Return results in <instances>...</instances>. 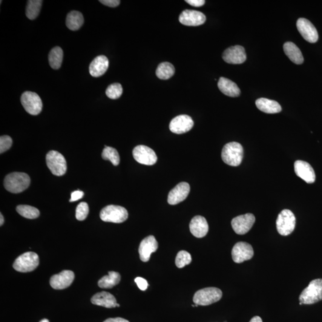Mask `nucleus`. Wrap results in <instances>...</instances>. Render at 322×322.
Wrapping results in <instances>:
<instances>
[{
  "label": "nucleus",
  "mask_w": 322,
  "mask_h": 322,
  "mask_svg": "<svg viewBox=\"0 0 322 322\" xmlns=\"http://www.w3.org/2000/svg\"><path fill=\"white\" fill-rule=\"evenodd\" d=\"M249 322H263V321L259 316H255Z\"/></svg>",
  "instance_id": "obj_43"
},
{
  "label": "nucleus",
  "mask_w": 322,
  "mask_h": 322,
  "mask_svg": "<svg viewBox=\"0 0 322 322\" xmlns=\"http://www.w3.org/2000/svg\"><path fill=\"white\" fill-rule=\"evenodd\" d=\"M128 211L125 208L119 205H110L102 209L100 213L101 220L105 222L121 223L127 220Z\"/></svg>",
  "instance_id": "obj_5"
},
{
  "label": "nucleus",
  "mask_w": 322,
  "mask_h": 322,
  "mask_svg": "<svg viewBox=\"0 0 322 322\" xmlns=\"http://www.w3.org/2000/svg\"><path fill=\"white\" fill-rule=\"evenodd\" d=\"M194 125V121L191 117L181 115L171 120L169 123V130L175 134L186 133L191 130Z\"/></svg>",
  "instance_id": "obj_14"
},
{
  "label": "nucleus",
  "mask_w": 322,
  "mask_h": 322,
  "mask_svg": "<svg viewBox=\"0 0 322 322\" xmlns=\"http://www.w3.org/2000/svg\"><path fill=\"white\" fill-rule=\"evenodd\" d=\"M175 74V68L171 63L163 62L157 68L156 75L158 79L166 80L170 79Z\"/></svg>",
  "instance_id": "obj_29"
},
{
  "label": "nucleus",
  "mask_w": 322,
  "mask_h": 322,
  "mask_svg": "<svg viewBox=\"0 0 322 322\" xmlns=\"http://www.w3.org/2000/svg\"><path fill=\"white\" fill-rule=\"evenodd\" d=\"M296 218L294 214L289 209H283L278 215L277 220V228L279 234L282 236L289 235L294 231Z\"/></svg>",
  "instance_id": "obj_8"
},
{
  "label": "nucleus",
  "mask_w": 322,
  "mask_h": 322,
  "mask_svg": "<svg viewBox=\"0 0 322 322\" xmlns=\"http://www.w3.org/2000/svg\"><path fill=\"white\" fill-rule=\"evenodd\" d=\"M300 304H313L322 300V280H313L303 290L299 297Z\"/></svg>",
  "instance_id": "obj_3"
},
{
  "label": "nucleus",
  "mask_w": 322,
  "mask_h": 322,
  "mask_svg": "<svg viewBox=\"0 0 322 322\" xmlns=\"http://www.w3.org/2000/svg\"><path fill=\"white\" fill-rule=\"evenodd\" d=\"M222 295V291L217 287H206L195 293L193 300L198 306H206L220 301Z\"/></svg>",
  "instance_id": "obj_4"
},
{
  "label": "nucleus",
  "mask_w": 322,
  "mask_h": 322,
  "mask_svg": "<svg viewBox=\"0 0 322 322\" xmlns=\"http://www.w3.org/2000/svg\"><path fill=\"white\" fill-rule=\"evenodd\" d=\"M102 157L103 160L110 161L115 166L119 165L120 158L119 152L116 149L105 146L103 149Z\"/></svg>",
  "instance_id": "obj_33"
},
{
  "label": "nucleus",
  "mask_w": 322,
  "mask_h": 322,
  "mask_svg": "<svg viewBox=\"0 0 322 322\" xmlns=\"http://www.w3.org/2000/svg\"><path fill=\"white\" fill-rule=\"evenodd\" d=\"M39 255L34 252L24 253L16 258L13 263V268L17 272L27 273L34 271L39 266Z\"/></svg>",
  "instance_id": "obj_6"
},
{
  "label": "nucleus",
  "mask_w": 322,
  "mask_h": 322,
  "mask_svg": "<svg viewBox=\"0 0 322 322\" xmlns=\"http://www.w3.org/2000/svg\"><path fill=\"white\" fill-rule=\"evenodd\" d=\"M123 89L120 83H114L106 89V94L109 99H117L122 96Z\"/></svg>",
  "instance_id": "obj_34"
},
{
  "label": "nucleus",
  "mask_w": 322,
  "mask_h": 322,
  "mask_svg": "<svg viewBox=\"0 0 322 322\" xmlns=\"http://www.w3.org/2000/svg\"><path fill=\"white\" fill-rule=\"evenodd\" d=\"M179 21L181 24L189 27H198L205 22L206 17L205 14L201 11L185 10L180 14Z\"/></svg>",
  "instance_id": "obj_16"
},
{
  "label": "nucleus",
  "mask_w": 322,
  "mask_h": 322,
  "mask_svg": "<svg viewBox=\"0 0 322 322\" xmlns=\"http://www.w3.org/2000/svg\"><path fill=\"white\" fill-rule=\"evenodd\" d=\"M255 105L259 110L266 114H277L282 111L280 103L273 100L260 98L256 100Z\"/></svg>",
  "instance_id": "obj_25"
},
{
  "label": "nucleus",
  "mask_w": 322,
  "mask_h": 322,
  "mask_svg": "<svg viewBox=\"0 0 322 322\" xmlns=\"http://www.w3.org/2000/svg\"><path fill=\"white\" fill-rule=\"evenodd\" d=\"M100 2L110 7H116L119 5L121 1L120 0H100Z\"/></svg>",
  "instance_id": "obj_40"
},
{
  "label": "nucleus",
  "mask_w": 322,
  "mask_h": 322,
  "mask_svg": "<svg viewBox=\"0 0 322 322\" xmlns=\"http://www.w3.org/2000/svg\"><path fill=\"white\" fill-rule=\"evenodd\" d=\"M185 1L192 6L196 7H202L205 3L204 0H186Z\"/></svg>",
  "instance_id": "obj_41"
},
{
  "label": "nucleus",
  "mask_w": 322,
  "mask_h": 322,
  "mask_svg": "<svg viewBox=\"0 0 322 322\" xmlns=\"http://www.w3.org/2000/svg\"><path fill=\"white\" fill-rule=\"evenodd\" d=\"M89 212V207L86 202H80L77 206L76 216L78 220L83 221L87 218Z\"/></svg>",
  "instance_id": "obj_36"
},
{
  "label": "nucleus",
  "mask_w": 322,
  "mask_h": 322,
  "mask_svg": "<svg viewBox=\"0 0 322 322\" xmlns=\"http://www.w3.org/2000/svg\"><path fill=\"white\" fill-rule=\"evenodd\" d=\"M232 259L236 263H242L251 260L254 256V250L250 244L240 242L236 243L232 251Z\"/></svg>",
  "instance_id": "obj_12"
},
{
  "label": "nucleus",
  "mask_w": 322,
  "mask_h": 322,
  "mask_svg": "<svg viewBox=\"0 0 322 322\" xmlns=\"http://www.w3.org/2000/svg\"><path fill=\"white\" fill-rule=\"evenodd\" d=\"M84 17L81 13L78 11H72L68 14L66 24L71 31H77L84 24Z\"/></svg>",
  "instance_id": "obj_27"
},
{
  "label": "nucleus",
  "mask_w": 322,
  "mask_h": 322,
  "mask_svg": "<svg viewBox=\"0 0 322 322\" xmlns=\"http://www.w3.org/2000/svg\"><path fill=\"white\" fill-rule=\"evenodd\" d=\"M135 282L136 283L137 286L142 291H146L148 289L149 284L148 281L145 279L140 277L136 278L135 279Z\"/></svg>",
  "instance_id": "obj_38"
},
{
  "label": "nucleus",
  "mask_w": 322,
  "mask_h": 322,
  "mask_svg": "<svg viewBox=\"0 0 322 322\" xmlns=\"http://www.w3.org/2000/svg\"><path fill=\"white\" fill-rule=\"evenodd\" d=\"M189 228L191 234L198 238L205 237L209 231L208 224L206 220L201 215H197L192 218Z\"/></svg>",
  "instance_id": "obj_21"
},
{
  "label": "nucleus",
  "mask_w": 322,
  "mask_h": 322,
  "mask_svg": "<svg viewBox=\"0 0 322 322\" xmlns=\"http://www.w3.org/2000/svg\"><path fill=\"white\" fill-rule=\"evenodd\" d=\"M297 27L299 33L307 41L310 43H315L318 41L319 39L318 31L309 20L305 18L299 19L297 22Z\"/></svg>",
  "instance_id": "obj_15"
},
{
  "label": "nucleus",
  "mask_w": 322,
  "mask_h": 322,
  "mask_svg": "<svg viewBox=\"0 0 322 322\" xmlns=\"http://www.w3.org/2000/svg\"><path fill=\"white\" fill-rule=\"evenodd\" d=\"M30 183V177L27 174L14 172L5 177L4 185L7 191L19 194L28 189Z\"/></svg>",
  "instance_id": "obj_1"
},
{
  "label": "nucleus",
  "mask_w": 322,
  "mask_h": 322,
  "mask_svg": "<svg viewBox=\"0 0 322 322\" xmlns=\"http://www.w3.org/2000/svg\"><path fill=\"white\" fill-rule=\"evenodd\" d=\"M109 68V60L105 56L100 55L90 63L89 72L92 77H99L105 74Z\"/></svg>",
  "instance_id": "obj_22"
},
{
  "label": "nucleus",
  "mask_w": 322,
  "mask_h": 322,
  "mask_svg": "<svg viewBox=\"0 0 322 322\" xmlns=\"http://www.w3.org/2000/svg\"><path fill=\"white\" fill-rule=\"evenodd\" d=\"M63 57V53L61 48L59 47L53 48L48 55L50 67L54 70H58L61 67Z\"/></svg>",
  "instance_id": "obj_31"
},
{
  "label": "nucleus",
  "mask_w": 322,
  "mask_h": 322,
  "mask_svg": "<svg viewBox=\"0 0 322 322\" xmlns=\"http://www.w3.org/2000/svg\"><path fill=\"white\" fill-rule=\"evenodd\" d=\"M294 169L296 175L308 184L315 182L316 175L314 169L308 162L298 160L294 163Z\"/></svg>",
  "instance_id": "obj_20"
},
{
  "label": "nucleus",
  "mask_w": 322,
  "mask_h": 322,
  "mask_svg": "<svg viewBox=\"0 0 322 322\" xmlns=\"http://www.w3.org/2000/svg\"><path fill=\"white\" fill-rule=\"evenodd\" d=\"M40 322H49V321H48L47 319H42V320L40 321Z\"/></svg>",
  "instance_id": "obj_45"
},
{
  "label": "nucleus",
  "mask_w": 322,
  "mask_h": 322,
  "mask_svg": "<svg viewBox=\"0 0 322 322\" xmlns=\"http://www.w3.org/2000/svg\"><path fill=\"white\" fill-rule=\"evenodd\" d=\"M255 221V218L252 214L240 215L232 221L233 229L238 235H245L252 228Z\"/></svg>",
  "instance_id": "obj_11"
},
{
  "label": "nucleus",
  "mask_w": 322,
  "mask_h": 322,
  "mask_svg": "<svg viewBox=\"0 0 322 322\" xmlns=\"http://www.w3.org/2000/svg\"><path fill=\"white\" fill-rule=\"evenodd\" d=\"M13 141L8 136H2L0 137V153H4L11 148Z\"/></svg>",
  "instance_id": "obj_37"
},
{
  "label": "nucleus",
  "mask_w": 322,
  "mask_h": 322,
  "mask_svg": "<svg viewBox=\"0 0 322 322\" xmlns=\"http://www.w3.org/2000/svg\"><path fill=\"white\" fill-rule=\"evenodd\" d=\"M134 160L141 164L153 165L157 162V156L153 149L144 145L136 146L133 149Z\"/></svg>",
  "instance_id": "obj_10"
},
{
  "label": "nucleus",
  "mask_w": 322,
  "mask_h": 322,
  "mask_svg": "<svg viewBox=\"0 0 322 322\" xmlns=\"http://www.w3.org/2000/svg\"><path fill=\"white\" fill-rule=\"evenodd\" d=\"M223 59L229 64H242L246 61L245 48L241 45H235L227 48L223 54Z\"/></svg>",
  "instance_id": "obj_13"
},
{
  "label": "nucleus",
  "mask_w": 322,
  "mask_h": 322,
  "mask_svg": "<svg viewBox=\"0 0 322 322\" xmlns=\"http://www.w3.org/2000/svg\"><path fill=\"white\" fill-rule=\"evenodd\" d=\"M218 87L224 94L229 97H238L241 94L240 89L237 84L226 78H220L218 80Z\"/></svg>",
  "instance_id": "obj_24"
},
{
  "label": "nucleus",
  "mask_w": 322,
  "mask_h": 322,
  "mask_svg": "<svg viewBox=\"0 0 322 322\" xmlns=\"http://www.w3.org/2000/svg\"><path fill=\"white\" fill-rule=\"evenodd\" d=\"M243 157V147L238 142L226 144L221 152V158L223 162L230 166L240 165L242 161Z\"/></svg>",
  "instance_id": "obj_2"
},
{
  "label": "nucleus",
  "mask_w": 322,
  "mask_h": 322,
  "mask_svg": "<svg viewBox=\"0 0 322 322\" xmlns=\"http://www.w3.org/2000/svg\"><path fill=\"white\" fill-rule=\"evenodd\" d=\"M21 103L25 110L32 116H37L42 111V103L38 94L26 91L21 96Z\"/></svg>",
  "instance_id": "obj_9"
},
{
  "label": "nucleus",
  "mask_w": 322,
  "mask_h": 322,
  "mask_svg": "<svg viewBox=\"0 0 322 322\" xmlns=\"http://www.w3.org/2000/svg\"><path fill=\"white\" fill-rule=\"evenodd\" d=\"M130 322L127 320H126L125 319L121 318H109L106 319L105 322Z\"/></svg>",
  "instance_id": "obj_42"
},
{
  "label": "nucleus",
  "mask_w": 322,
  "mask_h": 322,
  "mask_svg": "<svg viewBox=\"0 0 322 322\" xmlns=\"http://www.w3.org/2000/svg\"><path fill=\"white\" fill-rule=\"evenodd\" d=\"M192 262L191 255L186 251H181L178 252L175 258V265L178 268L182 269Z\"/></svg>",
  "instance_id": "obj_35"
},
{
  "label": "nucleus",
  "mask_w": 322,
  "mask_h": 322,
  "mask_svg": "<svg viewBox=\"0 0 322 322\" xmlns=\"http://www.w3.org/2000/svg\"><path fill=\"white\" fill-rule=\"evenodd\" d=\"M75 279V275L71 270H63L59 274L53 275L50 284L54 289H63L70 286Z\"/></svg>",
  "instance_id": "obj_17"
},
{
  "label": "nucleus",
  "mask_w": 322,
  "mask_h": 322,
  "mask_svg": "<svg viewBox=\"0 0 322 322\" xmlns=\"http://www.w3.org/2000/svg\"><path fill=\"white\" fill-rule=\"evenodd\" d=\"M284 53L292 62L297 65H301L304 62V57L301 51L294 43L286 42L283 45Z\"/></svg>",
  "instance_id": "obj_26"
},
{
  "label": "nucleus",
  "mask_w": 322,
  "mask_h": 322,
  "mask_svg": "<svg viewBox=\"0 0 322 322\" xmlns=\"http://www.w3.org/2000/svg\"><path fill=\"white\" fill-rule=\"evenodd\" d=\"M16 211L18 213L28 219H35L40 216L38 209L30 205H21L17 206Z\"/></svg>",
  "instance_id": "obj_32"
},
{
  "label": "nucleus",
  "mask_w": 322,
  "mask_h": 322,
  "mask_svg": "<svg viewBox=\"0 0 322 322\" xmlns=\"http://www.w3.org/2000/svg\"><path fill=\"white\" fill-rule=\"evenodd\" d=\"M0 220H1V221H0V226H1L4 222V217L2 216V214H0Z\"/></svg>",
  "instance_id": "obj_44"
},
{
  "label": "nucleus",
  "mask_w": 322,
  "mask_h": 322,
  "mask_svg": "<svg viewBox=\"0 0 322 322\" xmlns=\"http://www.w3.org/2000/svg\"><path fill=\"white\" fill-rule=\"evenodd\" d=\"M42 0H29L26 7V16L30 20L35 19L38 17L41 10Z\"/></svg>",
  "instance_id": "obj_30"
},
{
  "label": "nucleus",
  "mask_w": 322,
  "mask_h": 322,
  "mask_svg": "<svg viewBox=\"0 0 322 322\" xmlns=\"http://www.w3.org/2000/svg\"><path fill=\"white\" fill-rule=\"evenodd\" d=\"M46 163L50 171L56 176H62L67 172V161L59 152L51 151L48 152L46 155Z\"/></svg>",
  "instance_id": "obj_7"
},
{
  "label": "nucleus",
  "mask_w": 322,
  "mask_h": 322,
  "mask_svg": "<svg viewBox=\"0 0 322 322\" xmlns=\"http://www.w3.org/2000/svg\"><path fill=\"white\" fill-rule=\"evenodd\" d=\"M158 248V242L154 236H149L144 239L141 242L139 248L140 260L143 262H148L152 253L157 251Z\"/></svg>",
  "instance_id": "obj_19"
},
{
  "label": "nucleus",
  "mask_w": 322,
  "mask_h": 322,
  "mask_svg": "<svg viewBox=\"0 0 322 322\" xmlns=\"http://www.w3.org/2000/svg\"><path fill=\"white\" fill-rule=\"evenodd\" d=\"M121 275L119 273L114 271L109 272L108 275L105 276L98 282V285L101 288H112L120 283Z\"/></svg>",
  "instance_id": "obj_28"
},
{
  "label": "nucleus",
  "mask_w": 322,
  "mask_h": 322,
  "mask_svg": "<svg viewBox=\"0 0 322 322\" xmlns=\"http://www.w3.org/2000/svg\"><path fill=\"white\" fill-rule=\"evenodd\" d=\"M191 188L188 183L182 182L175 187L169 192L168 197V202L170 205H174L183 202L188 197Z\"/></svg>",
  "instance_id": "obj_18"
},
{
  "label": "nucleus",
  "mask_w": 322,
  "mask_h": 322,
  "mask_svg": "<svg viewBox=\"0 0 322 322\" xmlns=\"http://www.w3.org/2000/svg\"><path fill=\"white\" fill-rule=\"evenodd\" d=\"M91 303L96 306L106 307V308H115L117 307L116 298L113 295L107 292H101L95 294L91 298Z\"/></svg>",
  "instance_id": "obj_23"
},
{
  "label": "nucleus",
  "mask_w": 322,
  "mask_h": 322,
  "mask_svg": "<svg viewBox=\"0 0 322 322\" xmlns=\"http://www.w3.org/2000/svg\"><path fill=\"white\" fill-rule=\"evenodd\" d=\"M84 192L80 191H74L71 194V197L70 200V202H76V201H79L84 197Z\"/></svg>",
  "instance_id": "obj_39"
}]
</instances>
